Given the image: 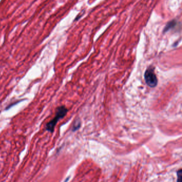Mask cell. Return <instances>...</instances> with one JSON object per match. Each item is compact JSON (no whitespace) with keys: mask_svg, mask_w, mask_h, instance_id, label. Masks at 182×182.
Instances as JSON below:
<instances>
[{"mask_svg":"<svg viewBox=\"0 0 182 182\" xmlns=\"http://www.w3.org/2000/svg\"><path fill=\"white\" fill-rule=\"evenodd\" d=\"M68 112V109L65 106H61L56 109V113L53 119L45 125V130L50 133H53L55 130L56 125L60 119L63 118Z\"/></svg>","mask_w":182,"mask_h":182,"instance_id":"cell-1","label":"cell"},{"mask_svg":"<svg viewBox=\"0 0 182 182\" xmlns=\"http://www.w3.org/2000/svg\"><path fill=\"white\" fill-rule=\"evenodd\" d=\"M144 79L146 84L150 87H156L158 84V79L154 72V67L149 66L146 69L144 73Z\"/></svg>","mask_w":182,"mask_h":182,"instance_id":"cell-2","label":"cell"},{"mask_svg":"<svg viewBox=\"0 0 182 182\" xmlns=\"http://www.w3.org/2000/svg\"><path fill=\"white\" fill-rule=\"evenodd\" d=\"M178 22L176 19H173L171 21H169L164 28L163 30L164 33H166L171 29H174L178 25Z\"/></svg>","mask_w":182,"mask_h":182,"instance_id":"cell-3","label":"cell"},{"mask_svg":"<svg viewBox=\"0 0 182 182\" xmlns=\"http://www.w3.org/2000/svg\"><path fill=\"white\" fill-rule=\"evenodd\" d=\"M177 177H178V179H177V181L178 182H181L182 181V169H180L178 172H177Z\"/></svg>","mask_w":182,"mask_h":182,"instance_id":"cell-4","label":"cell"},{"mask_svg":"<svg viewBox=\"0 0 182 182\" xmlns=\"http://www.w3.org/2000/svg\"><path fill=\"white\" fill-rule=\"evenodd\" d=\"M80 127V122H79L77 124V123H76V122H75L74 123V126H73V131L74 132L75 130L78 129Z\"/></svg>","mask_w":182,"mask_h":182,"instance_id":"cell-5","label":"cell"}]
</instances>
